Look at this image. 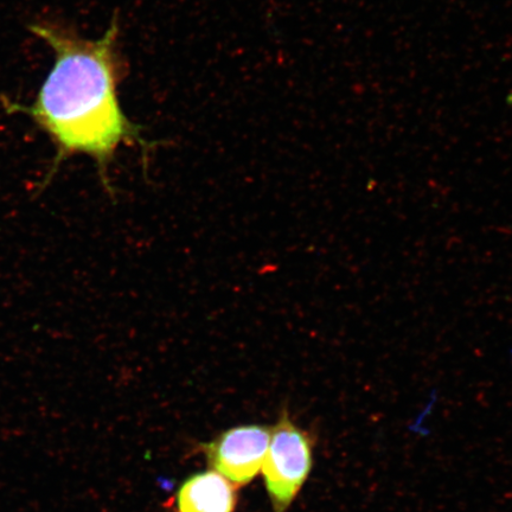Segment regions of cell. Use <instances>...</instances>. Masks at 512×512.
Listing matches in <instances>:
<instances>
[{
	"mask_svg": "<svg viewBox=\"0 0 512 512\" xmlns=\"http://www.w3.org/2000/svg\"><path fill=\"white\" fill-rule=\"evenodd\" d=\"M31 30L53 48L56 60L28 112L61 155L93 158L107 184L108 165L121 146L149 147L142 127L126 117L119 101L123 62L118 22L98 41L82 40L51 24H36Z\"/></svg>",
	"mask_w": 512,
	"mask_h": 512,
	"instance_id": "6da1fadb",
	"label": "cell"
},
{
	"mask_svg": "<svg viewBox=\"0 0 512 512\" xmlns=\"http://www.w3.org/2000/svg\"><path fill=\"white\" fill-rule=\"evenodd\" d=\"M315 463V439L291 419L287 409L272 427L270 446L262 465L273 512H287L309 479Z\"/></svg>",
	"mask_w": 512,
	"mask_h": 512,
	"instance_id": "7a4b0ae2",
	"label": "cell"
},
{
	"mask_svg": "<svg viewBox=\"0 0 512 512\" xmlns=\"http://www.w3.org/2000/svg\"><path fill=\"white\" fill-rule=\"evenodd\" d=\"M271 434L272 427L265 425L233 427L201 444L200 451L211 470L236 486L247 485L261 472Z\"/></svg>",
	"mask_w": 512,
	"mask_h": 512,
	"instance_id": "3957f363",
	"label": "cell"
},
{
	"mask_svg": "<svg viewBox=\"0 0 512 512\" xmlns=\"http://www.w3.org/2000/svg\"><path fill=\"white\" fill-rule=\"evenodd\" d=\"M236 505V485L214 470L195 473L177 492L179 512H234Z\"/></svg>",
	"mask_w": 512,
	"mask_h": 512,
	"instance_id": "277c9868",
	"label": "cell"
}]
</instances>
